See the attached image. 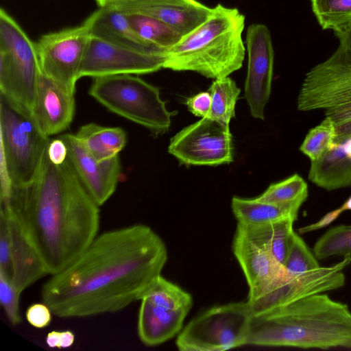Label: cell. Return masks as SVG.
<instances>
[{
    "label": "cell",
    "mask_w": 351,
    "mask_h": 351,
    "mask_svg": "<svg viewBox=\"0 0 351 351\" xmlns=\"http://www.w3.org/2000/svg\"><path fill=\"white\" fill-rule=\"evenodd\" d=\"M124 1L128 0H95V1L99 5V8L106 7Z\"/></svg>",
    "instance_id": "cell-41"
},
{
    "label": "cell",
    "mask_w": 351,
    "mask_h": 351,
    "mask_svg": "<svg viewBox=\"0 0 351 351\" xmlns=\"http://www.w3.org/2000/svg\"><path fill=\"white\" fill-rule=\"evenodd\" d=\"M52 311L47 304L34 303L30 305L25 312V318L34 328H43L48 326L52 319Z\"/></svg>",
    "instance_id": "cell-35"
},
{
    "label": "cell",
    "mask_w": 351,
    "mask_h": 351,
    "mask_svg": "<svg viewBox=\"0 0 351 351\" xmlns=\"http://www.w3.org/2000/svg\"><path fill=\"white\" fill-rule=\"evenodd\" d=\"M75 341V335L70 330H64L61 332L60 348H67L71 347Z\"/></svg>",
    "instance_id": "cell-40"
},
{
    "label": "cell",
    "mask_w": 351,
    "mask_h": 351,
    "mask_svg": "<svg viewBox=\"0 0 351 351\" xmlns=\"http://www.w3.org/2000/svg\"><path fill=\"white\" fill-rule=\"evenodd\" d=\"M60 136L68 148V158L85 188L100 206L116 191L121 174L119 156L98 161L78 141L74 134Z\"/></svg>",
    "instance_id": "cell-16"
},
{
    "label": "cell",
    "mask_w": 351,
    "mask_h": 351,
    "mask_svg": "<svg viewBox=\"0 0 351 351\" xmlns=\"http://www.w3.org/2000/svg\"><path fill=\"white\" fill-rule=\"evenodd\" d=\"M211 106L207 117L229 124L235 115V106L241 90L229 77L215 80L209 90Z\"/></svg>",
    "instance_id": "cell-27"
},
{
    "label": "cell",
    "mask_w": 351,
    "mask_h": 351,
    "mask_svg": "<svg viewBox=\"0 0 351 351\" xmlns=\"http://www.w3.org/2000/svg\"><path fill=\"white\" fill-rule=\"evenodd\" d=\"M74 92L41 72L39 74L32 118L47 137L66 130L75 113Z\"/></svg>",
    "instance_id": "cell-17"
},
{
    "label": "cell",
    "mask_w": 351,
    "mask_h": 351,
    "mask_svg": "<svg viewBox=\"0 0 351 351\" xmlns=\"http://www.w3.org/2000/svg\"><path fill=\"white\" fill-rule=\"evenodd\" d=\"M40 73L35 43L3 8L0 10L1 97L32 117Z\"/></svg>",
    "instance_id": "cell-7"
},
{
    "label": "cell",
    "mask_w": 351,
    "mask_h": 351,
    "mask_svg": "<svg viewBox=\"0 0 351 351\" xmlns=\"http://www.w3.org/2000/svg\"><path fill=\"white\" fill-rule=\"evenodd\" d=\"M332 31L338 47L306 73L297 107L301 111L324 110L337 125L351 119V21Z\"/></svg>",
    "instance_id": "cell-5"
},
{
    "label": "cell",
    "mask_w": 351,
    "mask_h": 351,
    "mask_svg": "<svg viewBox=\"0 0 351 351\" xmlns=\"http://www.w3.org/2000/svg\"><path fill=\"white\" fill-rule=\"evenodd\" d=\"M124 14L154 18L184 36L210 16L212 8L197 0H128L111 5Z\"/></svg>",
    "instance_id": "cell-18"
},
{
    "label": "cell",
    "mask_w": 351,
    "mask_h": 351,
    "mask_svg": "<svg viewBox=\"0 0 351 351\" xmlns=\"http://www.w3.org/2000/svg\"><path fill=\"white\" fill-rule=\"evenodd\" d=\"M232 250L249 287L247 300L256 298L286 275L284 267L238 226Z\"/></svg>",
    "instance_id": "cell-19"
},
{
    "label": "cell",
    "mask_w": 351,
    "mask_h": 351,
    "mask_svg": "<svg viewBox=\"0 0 351 351\" xmlns=\"http://www.w3.org/2000/svg\"><path fill=\"white\" fill-rule=\"evenodd\" d=\"M1 195L12 184L29 181L37 171L49 138L27 116L0 99Z\"/></svg>",
    "instance_id": "cell-8"
},
{
    "label": "cell",
    "mask_w": 351,
    "mask_h": 351,
    "mask_svg": "<svg viewBox=\"0 0 351 351\" xmlns=\"http://www.w3.org/2000/svg\"><path fill=\"white\" fill-rule=\"evenodd\" d=\"M335 125L328 117L307 133L300 149L311 161L322 157L335 145Z\"/></svg>",
    "instance_id": "cell-30"
},
{
    "label": "cell",
    "mask_w": 351,
    "mask_h": 351,
    "mask_svg": "<svg viewBox=\"0 0 351 351\" xmlns=\"http://www.w3.org/2000/svg\"><path fill=\"white\" fill-rule=\"evenodd\" d=\"M313 252L317 259L351 254V225L332 227L315 242Z\"/></svg>",
    "instance_id": "cell-31"
},
{
    "label": "cell",
    "mask_w": 351,
    "mask_h": 351,
    "mask_svg": "<svg viewBox=\"0 0 351 351\" xmlns=\"http://www.w3.org/2000/svg\"><path fill=\"white\" fill-rule=\"evenodd\" d=\"M141 299H145L156 306L170 311L185 308L191 309L193 304L190 293L161 275L156 279Z\"/></svg>",
    "instance_id": "cell-28"
},
{
    "label": "cell",
    "mask_w": 351,
    "mask_h": 351,
    "mask_svg": "<svg viewBox=\"0 0 351 351\" xmlns=\"http://www.w3.org/2000/svg\"><path fill=\"white\" fill-rule=\"evenodd\" d=\"M335 143L351 136V119L335 125Z\"/></svg>",
    "instance_id": "cell-38"
},
{
    "label": "cell",
    "mask_w": 351,
    "mask_h": 351,
    "mask_svg": "<svg viewBox=\"0 0 351 351\" xmlns=\"http://www.w3.org/2000/svg\"><path fill=\"white\" fill-rule=\"evenodd\" d=\"M311 8L323 29H333L351 21V0H311Z\"/></svg>",
    "instance_id": "cell-32"
},
{
    "label": "cell",
    "mask_w": 351,
    "mask_h": 351,
    "mask_svg": "<svg viewBox=\"0 0 351 351\" xmlns=\"http://www.w3.org/2000/svg\"><path fill=\"white\" fill-rule=\"evenodd\" d=\"M88 17L93 37L141 51H167L145 43L131 26L127 15L111 6L99 8Z\"/></svg>",
    "instance_id": "cell-21"
},
{
    "label": "cell",
    "mask_w": 351,
    "mask_h": 351,
    "mask_svg": "<svg viewBox=\"0 0 351 351\" xmlns=\"http://www.w3.org/2000/svg\"><path fill=\"white\" fill-rule=\"evenodd\" d=\"M245 47L247 70L245 97L251 115L264 119L274 73V51L269 29L264 24L252 23L247 29Z\"/></svg>",
    "instance_id": "cell-15"
},
{
    "label": "cell",
    "mask_w": 351,
    "mask_h": 351,
    "mask_svg": "<svg viewBox=\"0 0 351 351\" xmlns=\"http://www.w3.org/2000/svg\"><path fill=\"white\" fill-rule=\"evenodd\" d=\"M21 292L5 276L0 274V301L7 319L13 326L21 322L19 309Z\"/></svg>",
    "instance_id": "cell-34"
},
{
    "label": "cell",
    "mask_w": 351,
    "mask_h": 351,
    "mask_svg": "<svg viewBox=\"0 0 351 351\" xmlns=\"http://www.w3.org/2000/svg\"><path fill=\"white\" fill-rule=\"evenodd\" d=\"M74 134L86 150L98 161L119 155L127 143L126 132L120 127H106L90 123L80 127Z\"/></svg>",
    "instance_id": "cell-24"
},
{
    "label": "cell",
    "mask_w": 351,
    "mask_h": 351,
    "mask_svg": "<svg viewBox=\"0 0 351 351\" xmlns=\"http://www.w3.org/2000/svg\"><path fill=\"white\" fill-rule=\"evenodd\" d=\"M137 332L147 346L160 345L179 334L190 308L170 311L141 299Z\"/></svg>",
    "instance_id": "cell-20"
},
{
    "label": "cell",
    "mask_w": 351,
    "mask_h": 351,
    "mask_svg": "<svg viewBox=\"0 0 351 351\" xmlns=\"http://www.w3.org/2000/svg\"><path fill=\"white\" fill-rule=\"evenodd\" d=\"M308 197V185L298 174L295 173L278 182L271 184L256 198L276 204L302 206Z\"/></svg>",
    "instance_id": "cell-29"
},
{
    "label": "cell",
    "mask_w": 351,
    "mask_h": 351,
    "mask_svg": "<svg viewBox=\"0 0 351 351\" xmlns=\"http://www.w3.org/2000/svg\"><path fill=\"white\" fill-rule=\"evenodd\" d=\"M308 179L328 191L351 186V136L335 143L322 157L311 161Z\"/></svg>",
    "instance_id": "cell-22"
},
{
    "label": "cell",
    "mask_w": 351,
    "mask_h": 351,
    "mask_svg": "<svg viewBox=\"0 0 351 351\" xmlns=\"http://www.w3.org/2000/svg\"><path fill=\"white\" fill-rule=\"evenodd\" d=\"M61 332L51 331L46 337V343L51 348H60Z\"/></svg>",
    "instance_id": "cell-39"
},
{
    "label": "cell",
    "mask_w": 351,
    "mask_h": 351,
    "mask_svg": "<svg viewBox=\"0 0 351 351\" xmlns=\"http://www.w3.org/2000/svg\"><path fill=\"white\" fill-rule=\"evenodd\" d=\"M317 259L303 239L294 231L283 265L286 273L297 276L316 269L320 267Z\"/></svg>",
    "instance_id": "cell-33"
},
{
    "label": "cell",
    "mask_w": 351,
    "mask_h": 351,
    "mask_svg": "<svg viewBox=\"0 0 351 351\" xmlns=\"http://www.w3.org/2000/svg\"><path fill=\"white\" fill-rule=\"evenodd\" d=\"M245 21L237 8L216 5L203 23L167 51L163 69L194 71L214 80L228 77L244 60Z\"/></svg>",
    "instance_id": "cell-4"
},
{
    "label": "cell",
    "mask_w": 351,
    "mask_h": 351,
    "mask_svg": "<svg viewBox=\"0 0 351 351\" xmlns=\"http://www.w3.org/2000/svg\"><path fill=\"white\" fill-rule=\"evenodd\" d=\"M139 37L154 47L167 51L182 37L178 32L162 22L140 14H125Z\"/></svg>",
    "instance_id": "cell-26"
},
{
    "label": "cell",
    "mask_w": 351,
    "mask_h": 351,
    "mask_svg": "<svg viewBox=\"0 0 351 351\" xmlns=\"http://www.w3.org/2000/svg\"><path fill=\"white\" fill-rule=\"evenodd\" d=\"M47 154L54 165H60L68 158V148L64 141L59 136L49 139L47 146Z\"/></svg>",
    "instance_id": "cell-37"
},
{
    "label": "cell",
    "mask_w": 351,
    "mask_h": 351,
    "mask_svg": "<svg viewBox=\"0 0 351 351\" xmlns=\"http://www.w3.org/2000/svg\"><path fill=\"white\" fill-rule=\"evenodd\" d=\"M295 221L286 219L258 226H237L283 267L291 243Z\"/></svg>",
    "instance_id": "cell-25"
},
{
    "label": "cell",
    "mask_w": 351,
    "mask_h": 351,
    "mask_svg": "<svg viewBox=\"0 0 351 351\" xmlns=\"http://www.w3.org/2000/svg\"><path fill=\"white\" fill-rule=\"evenodd\" d=\"M168 152L185 165L229 164L233 161L229 124L203 117L172 137Z\"/></svg>",
    "instance_id": "cell-11"
},
{
    "label": "cell",
    "mask_w": 351,
    "mask_h": 351,
    "mask_svg": "<svg viewBox=\"0 0 351 351\" xmlns=\"http://www.w3.org/2000/svg\"><path fill=\"white\" fill-rule=\"evenodd\" d=\"M252 315L247 301L214 306L182 329L176 346L181 351H222L245 346Z\"/></svg>",
    "instance_id": "cell-9"
},
{
    "label": "cell",
    "mask_w": 351,
    "mask_h": 351,
    "mask_svg": "<svg viewBox=\"0 0 351 351\" xmlns=\"http://www.w3.org/2000/svg\"><path fill=\"white\" fill-rule=\"evenodd\" d=\"M231 208L238 223L258 226L286 219L298 218L299 205L276 204L254 199L233 197Z\"/></svg>",
    "instance_id": "cell-23"
},
{
    "label": "cell",
    "mask_w": 351,
    "mask_h": 351,
    "mask_svg": "<svg viewBox=\"0 0 351 351\" xmlns=\"http://www.w3.org/2000/svg\"><path fill=\"white\" fill-rule=\"evenodd\" d=\"M0 274L22 293L49 274L38 250L10 212L1 206Z\"/></svg>",
    "instance_id": "cell-12"
},
{
    "label": "cell",
    "mask_w": 351,
    "mask_h": 351,
    "mask_svg": "<svg viewBox=\"0 0 351 351\" xmlns=\"http://www.w3.org/2000/svg\"><path fill=\"white\" fill-rule=\"evenodd\" d=\"M19 221L49 275L75 259L98 235L99 206L90 196L69 158L53 164L47 147L28 182L12 184L1 202Z\"/></svg>",
    "instance_id": "cell-2"
},
{
    "label": "cell",
    "mask_w": 351,
    "mask_h": 351,
    "mask_svg": "<svg viewBox=\"0 0 351 351\" xmlns=\"http://www.w3.org/2000/svg\"><path fill=\"white\" fill-rule=\"evenodd\" d=\"M166 52L134 50L92 36L79 69L78 78L154 73L163 69Z\"/></svg>",
    "instance_id": "cell-14"
},
{
    "label": "cell",
    "mask_w": 351,
    "mask_h": 351,
    "mask_svg": "<svg viewBox=\"0 0 351 351\" xmlns=\"http://www.w3.org/2000/svg\"><path fill=\"white\" fill-rule=\"evenodd\" d=\"M247 345L351 348V311L324 293L252 315Z\"/></svg>",
    "instance_id": "cell-3"
},
{
    "label": "cell",
    "mask_w": 351,
    "mask_h": 351,
    "mask_svg": "<svg viewBox=\"0 0 351 351\" xmlns=\"http://www.w3.org/2000/svg\"><path fill=\"white\" fill-rule=\"evenodd\" d=\"M88 94L111 112L149 130L167 132L173 113L162 100L159 89L141 77L120 74L94 77Z\"/></svg>",
    "instance_id": "cell-6"
},
{
    "label": "cell",
    "mask_w": 351,
    "mask_h": 351,
    "mask_svg": "<svg viewBox=\"0 0 351 351\" xmlns=\"http://www.w3.org/2000/svg\"><path fill=\"white\" fill-rule=\"evenodd\" d=\"M186 104L189 110L199 117H206L208 115L211 97L209 92H201L187 99Z\"/></svg>",
    "instance_id": "cell-36"
},
{
    "label": "cell",
    "mask_w": 351,
    "mask_h": 351,
    "mask_svg": "<svg viewBox=\"0 0 351 351\" xmlns=\"http://www.w3.org/2000/svg\"><path fill=\"white\" fill-rule=\"evenodd\" d=\"M167 261L164 241L148 226L108 230L51 275L41 300L61 318L115 313L141 300Z\"/></svg>",
    "instance_id": "cell-1"
},
{
    "label": "cell",
    "mask_w": 351,
    "mask_h": 351,
    "mask_svg": "<svg viewBox=\"0 0 351 351\" xmlns=\"http://www.w3.org/2000/svg\"><path fill=\"white\" fill-rule=\"evenodd\" d=\"M91 38L89 17L78 26L43 35L35 43L40 72L75 93Z\"/></svg>",
    "instance_id": "cell-10"
},
{
    "label": "cell",
    "mask_w": 351,
    "mask_h": 351,
    "mask_svg": "<svg viewBox=\"0 0 351 351\" xmlns=\"http://www.w3.org/2000/svg\"><path fill=\"white\" fill-rule=\"evenodd\" d=\"M351 263V254L335 265L319 268L297 276L286 273L285 277L252 300H247L253 315L286 306L305 297L332 291L343 287V269Z\"/></svg>",
    "instance_id": "cell-13"
}]
</instances>
